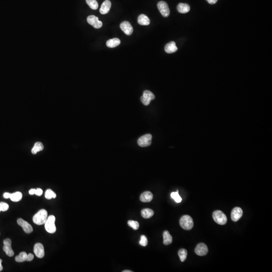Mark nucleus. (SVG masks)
<instances>
[{"label":"nucleus","instance_id":"nucleus-1","mask_svg":"<svg viewBox=\"0 0 272 272\" xmlns=\"http://www.w3.org/2000/svg\"><path fill=\"white\" fill-rule=\"evenodd\" d=\"M48 212L44 209H41L33 217V221L35 224L38 225L45 224L48 219Z\"/></svg>","mask_w":272,"mask_h":272},{"label":"nucleus","instance_id":"nucleus-2","mask_svg":"<svg viewBox=\"0 0 272 272\" xmlns=\"http://www.w3.org/2000/svg\"><path fill=\"white\" fill-rule=\"evenodd\" d=\"M179 224L183 229L190 230L193 226V221L192 218L189 215L183 216L179 220Z\"/></svg>","mask_w":272,"mask_h":272},{"label":"nucleus","instance_id":"nucleus-3","mask_svg":"<svg viewBox=\"0 0 272 272\" xmlns=\"http://www.w3.org/2000/svg\"><path fill=\"white\" fill-rule=\"evenodd\" d=\"M213 218L214 220L218 224L223 225L227 223V217L221 211L217 210L214 211L213 213Z\"/></svg>","mask_w":272,"mask_h":272},{"label":"nucleus","instance_id":"nucleus-4","mask_svg":"<svg viewBox=\"0 0 272 272\" xmlns=\"http://www.w3.org/2000/svg\"><path fill=\"white\" fill-rule=\"evenodd\" d=\"M56 218L54 216L50 215L48 217L45 224V228L46 231L49 234H54L56 231V227L55 225Z\"/></svg>","mask_w":272,"mask_h":272},{"label":"nucleus","instance_id":"nucleus-5","mask_svg":"<svg viewBox=\"0 0 272 272\" xmlns=\"http://www.w3.org/2000/svg\"><path fill=\"white\" fill-rule=\"evenodd\" d=\"M152 136L151 134H146L138 139V144L140 147H146L150 146L152 142Z\"/></svg>","mask_w":272,"mask_h":272},{"label":"nucleus","instance_id":"nucleus-6","mask_svg":"<svg viewBox=\"0 0 272 272\" xmlns=\"http://www.w3.org/2000/svg\"><path fill=\"white\" fill-rule=\"evenodd\" d=\"M154 99H155V95L152 92L149 90L144 91L143 96L141 98V100L143 104L146 106L148 105L151 101Z\"/></svg>","mask_w":272,"mask_h":272},{"label":"nucleus","instance_id":"nucleus-7","mask_svg":"<svg viewBox=\"0 0 272 272\" xmlns=\"http://www.w3.org/2000/svg\"><path fill=\"white\" fill-rule=\"evenodd\" d=\"M157 7L162 15L164 17H167L170 14V10L169 7L165 2H159L157 4Z\"/></svg>","mask_w":272,"mask_h":272},{"label":"nucleus","instance_id":"nucleus-8","mask_svg":"<svg viewBox=\"0 0 272 272\" xmlns=\"http://www.w3.org/2000/svg\"><path fill=\"white\" fill-rule=\"evenodd\" d=\"M87 21L89 24L96 29L100 28L102 26V22L99 20L98 17L94 15H90L87 18Z\"/></svg>","mask_w":272,"mask_h":272},{"label":"nucleus","instance_id":"nucleus-9","mask_svg":"<svg viewBox=\"0 0 272 272\" xmlns=\"http://www.w3.org/2000/svg\"><path fill=\"white\" fill-rule=\"evenodd\" d=\"M11 246H12V242L10 239H7L4 240L3 250L7 255L10 257H13L14 254V253L13 252Z\"/></svg>","mask_w":272,"mask_h":272},{"label":"nucleus","instance_id":"nucleus-10","mask_svg":"<svg viewBox=\"0 0 272 272\" xmlns=\"http://www.w3.org/2000/svg\"><path fill=\"white\" fill-rule=\"evenodd\" d=\"M195 252L199 256L206 255L208 253V247L204 243H200L197 245L195 249Z\"/></svg>","mask_w":272,"mask_h":272},{"label":"nucleus","instance_id":"nucleus-11","mask_svg":"<svg viewBox=\"0 0 272 272\" xmlns=\"http://www.w3.org/2000/svg\"><path fill=\"white\" fill-rule=\"evenodd\" d=\"M17 223L21 227H22L24 231L26 234H30L33 231V228L31 225L21 218H19L17 220Z\"/></svg>","mask_w":272,"mask_h":272},{"label":"nucleus","instance_id":"nucleus-12","mask_svg":"<svg viewBox=\"0 0 272 272\" xmlns=\"http://www.w3.org/2000/svg\"><path fill=\"white\" fill-rule=\"evenodd\" d=\"M243 210L239 207H235L231 212V219L234 222H237L243 216Z\"/></svg>","mask_w":272,"mask_h":272},{"label":"nucleus","instance_id":"nucleus-13","mask_svg":"<svg viewBox=\"0 0 272 272\" xmlns=\"http://www.w3.org/2000/svg\"><path fill=\"white\" fill-rule=\"evenodd\" d=\"M34 253L38 258H43L44 256V245L40 243L36 244L34 246Z\"/></svg>","mask_w":272,"mask_h":272},{"label":"nucleus","instance_id":"nucleus-14","mask_svg":"<svg viewBox=\"0 0 272 272\" xmlns=\"http://www.w3.org/2000/svg\"><path fill=\"white\" fill-rule=\"evenodd\" d=\"M121 29L126 35H130L133 32V28L132 25L128 21H124L120 25Z\"/></svg>","mask_w":272,"mask_h":272},{"label":"nucleus","instance_id":"nucleus-15","mask_svg":"<svg viewBox=\"0 0 272 272\" xmlns=\"http://www.w3.org/2000/svg\"><path fill=\"white\" fill-rule=\"evenodd\" d=\"M111 3L110 0H105L103 2L100 9V13L101 14H106L109 12L110 9L111 8Z\"/></svg>","mask_w":272,"mask_h":272},{"label":"nucleus","instance_id":"nucleus-16","mask_svg":"<svg viewBox=\"0 0 272 272\" xmlns=\"http://www.w3.org/2000/svg\"><path fill=\"white\" fill-rule=\"evenodd\" d=\"M153 198V195L152 192L149 191H146L141 195L140 197V199L141 201L144 203L150 202L152 201Z\"/></svg>","mask_w":272,"mask_h":272},{"label":"nucleus","instance_id":"nucleus-17","mask_svg":"<svg viewBox=\"0 0 272 272\" xmlns=\"http://www.w3.org/2000/svg\"><path fill=\"white\" fill-rule=\"evenodd\" d=\"M165 52L168 54H172L177 52V50L176 44L174 41H171L170 43H168L165 47Z\"/></svg>","mask_w":272,"mask_h":272},{"label":"nucleus","instance_id":"nucleus-18","mask_svg":"<svg viewBox=\"0 0 272 272\" xmlns=\"http://www.w3.org/2000/svg\"><path fill=\"white\" fill-rule=\"evenodd\" d=\"M190 6L188 4L186 3H179L177 7V11L182 14H186L190 11Z\"/></svg>","mask_w":272,"mask_h":272},{"label":"nucleus","instance_id":"nucleus-19","mask_svg":"<svg viewBox=\"0 0 272 272\" xmlns=\"http://www.w3.org/2000/svg\"><path fill=\"white\" fill-rule=\"evenodd\" d=\"M138 23L141 25L146 26L148 25L150 23V20L148 16L145 14H141L139 15L138 18Z\"/></svg>","mask_w":272,"mask_h":272},{"label":"nucleus","instance_id":"nucleus-20","mask_svg":"<svg viewBox=\"0 0 272 272\" xmlns=\"http://www.w3.org/2000/svg\"><path fill=\"white\" fill-rule=\"evenodd\" d=\"M121 44V40L117 38L110 39L107 40L106 42V45L108 48H114L117 47Z\"/></svg>","mask_w":272,"mask_h":272},{"label":"nucleus","instance_id":"nucleus-21","mask_svg":"<svg viewBox=\"0 0 272 272\" xmlns=\"http://www.w3.org/2000/svg\"><path fill=\"white\" fill-rule=\"evenodd\" d=\"M163 244L165 245H169L172 242V237L168 231H164L163 234Z\"/></svg>","mask_w":272,"mask_h":272},{"label":"nucleus","instance_id":"nucleus-22","mask_svg":"<svg viewBox=\"0 0 272 272\" xmlns=\"http://www.w3.org/2000/svg\"><path fill=\"white\" fill-rule=\"evenodd\" d=\"M153 211L150 209H143L141 211V215L145 219H149L152 217L154 215Z\"/></svg>","mask_w":272,"mask_h":272},{"label":"nucleus","instance_id":"nucleus-23","mask_svg":"<svg viewBox=\"0 0 272 272\" xmlns=\"http://www.w3.org/2000/svg\"><path fill=\"white\" fill-rule=\"evenodd\" d=\"M22 198V193L19 192H14V193L11 194L10 199L13 202H17L20 201Z\"/></svg>","mask_w":272,"mask_h":272},{"label":"nucleus","instance_id":"nucleus-24","mask_svg":"<svg viewBox=\"0 0 272 272\" xmlns=\"http://www.w3.org/2000/svg\"><path fill=\"white\" fill-rule=\"evenodd\" d=\"M44 149V145L40 142H37L34 144L31 152L33 154H36L38 152L42 151Z\"/></svg>","mask_w":272,"mask_h":272},{"label":"nucleus","instance_id":"nucleus-25","mask_svg":"<svg viewBox=\"0 0 272 272\" xmlns=\"http://www.w3.org/2000/svg\"><path fill=\"white\" fill-rule=\"evenodd\" d=\"M27 254L25 252H21L19 255L15 257V260L17 262L21 263L27 261Z\"/></svg>","mask_w":272,"mask_h":272},{"label":"nucleus","instance_id":"nucleus-26","mask_svg":"<svg viewBox=\"0 0 272 272\" xmlns=\"http://www.w3.org/2000/svg\"><path fill=\"white\" fill-rule=\"evenodd\" d=\"M86 3L92 10H96L98 8V4L96 0H86Z\"/></svg>","mask_w":272,"mask_h":272},{"label":"nucleus","instance_id":"nucleus-27","mask_svg":"<svg viewBox=\"0 0 272 272\" xmlns=\"http://www.w3.org/2000/svg\"><path fill=\"white\" fill-rule=\"evenodd\" d=\"M178 254L181 261L182 262H183L184 260H186L187 257V250H186V249H181L178 251Z\"/></svg>","mask_w":272,"mask_h":272},{"label":"nucleus","instance_id":"nucleus-28","mask_svg":"<svg viewBox=\"0 0 272 272\" xmlns=\"http://www.w3.org/2000/svg\"><path fill=\"white\" fill-rule=\"evenodd\" d=\"M45 197L48 200H50L52 198H55L56 197V194L52 190L48 189L45 192Z\"/></svg>","mask_w":272,"mask_h":272},{"label":"nucleus","instance_id":"nucleus-29","mask_svg":"<svg viewBox=\"0 0 272 272\" xmlns=\"http://www.w3.org/2000/svg\"><path fill=\"white\" fill-rule=\"evenodd\" d=\"M171 197L172 198V199H173L175 201L176 203H179L182 202V198L179 195L178 190L176 192H172L171 193Z\"/></svg>","mask_w":272,"mask_h":272},{"label":"nucleus","instance_id":"nucleus-30","mask_svg":"<svg viewBox=\"0 0 272 272\" xmlns=\"http://www.w3.org/2000/svg\"><path fill=\"white\" fill-rule=\"evenodd\" d=\"M128 224L130 227H132L133 229L135 230L138 229V228H139V223L135 221H128Z\"/></svg>","mask_w":272,"mask_h":272},{"label":"nucleus","instance_id":"nucleus-31","mask_svg":"<svg viewBox=\"0 0 272 272\" xmlns=\"http://www.w3.org/2000/svg\"><path fill=\"white\" fill-rule=\"evenodd\" d=\"M140 244L143 246H147L148 244V240H147V237L145 235H142L141 236V239L139 242Z\"/></svg>","mask_w":272,"mask_h":272},{"label":"nucleus","instance_id":"nucleus-32","mask_svg":"<svg viewBox=\"0 0 272 272\" xmlns=\"http://www.w3.org/2000/svg\"><path fill=\"white\" fill-rule=\"evenodd\" d=\"M9 205L6 203L0 202V210L1 211L5 212L8 210L9 209Z\"/></svg>","mask_w":272,"mask_h":272},{"label":"nucleus","instance_id":"nucleus-33","mask_svg":"<svg viewBox=\"0 0 272 272\" xmlns=\"http://www.w3.org/2000/svg\"><path fill=\"white\" fill-rule=\"evenodd\" d=\"M43 191L41 188H37L35 190V194L38 196H40L43 195Z\"/></svg>","mask_w":272,"mask_h":272},{"label":"nucleus","instance_id":"nucleus-34","mask_svg":"<svg viewBox=\"0 0 272 272\" xmlns=\"http://www.w3.org/2000/svg\"><path fill=\"white\" fill-rule=\"evenodd\" d=\"M33 259V254H27V261H28V262L32 261Z\"/></svg>","mask_w":272,"mask_h":272},{"label":"nucleus","instance_id":"nucleus-35","mask_svg":"<svg viewBox=\"0 0 272 272\" xmlns=\"http://www.w3.org/2000/svg\"><path fill=\"white\" fill-rule=\"evenodd\" d=\"M11 194V193H9V192H5L3 195V197L5 199H9L10 198Z\"/></svg>","mask_w":272,"mask_h":272},{"label":"nucleus","instance_id":"nucleus-36","mask_svg":"<svg viewBox=\"0 0 272 272\" xmlns=\"http://www.w3.org/2000/svg\"><path fill=\"white\" fill-rule=\"evenodd\" d=\"M206 1L208 2L209 4H212V5L216 4L217 2L218 1V0H206Z\"/></svg>","mask_w":272,"mask_h":272},{"label":"nucleus","instance_id":"nucleus-37","mask_svg":"<svg viewBox=\"0 0 272 272\" xmlns=\"http://www.w3.org/2000/svg\"><path fill=\"white\" fill-rule=\"evenodd\" d=\"M35 190H36V189H33V188H32V189L30 190L29 191V193L30 195H33L34 194H35Z\"/></svg>","mask_w":272,"mask_h":272},{"label":"nucleus","instance_id":"nucleus-38","mask_svg":"<svg viewBox=\"0 0 272 272\" xmlns=\"http://www.w3.org/2000/svg\"><path fill=\"white\" fill-rule=\"evenodd\" d=\"M2 260L1 259H0V272L2 271L3 269V266H2Z\"/></svg>","mask_w":272,"mask_h":272},{"label":"nucleus","instance_id":"nucleus-39","mask_svg":"<svg viewBox=\"0 0 272 272\" xmlns=\"http://www.w3.org/2000/svg\"><path fill=\"white\" fill-rule=\"evenodd\" d=\"M133 271H129V270H124V271H123V272H132Z\"/></svg>","mask_w":272,"mask_h":272},{"label":"nucleus","instance_id":"nucleus-40","mask_svg":"<svg viewBox=\"0 0 272 272\" xmlns=\"http://www.w3.org/2000/svg\"><path fill=\"white\" fill-rule=\"evenodd\" d=\"M0 212H1V210H0Z\"/></svg>","mask_w":272,"mask_h":272}]
</instances>
